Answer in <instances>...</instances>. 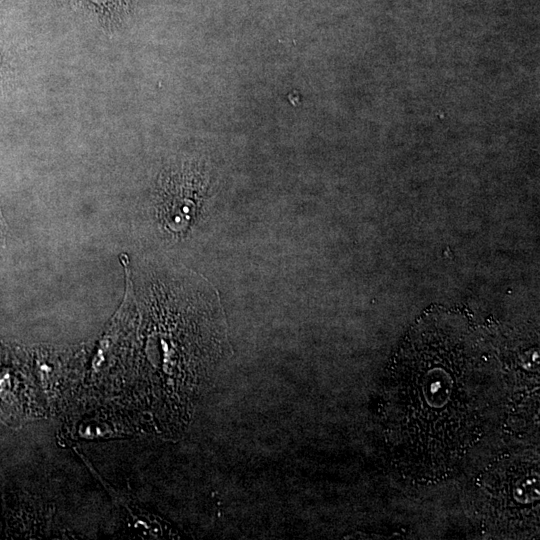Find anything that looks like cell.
Here are the masks:
<instances>
[{
    "instance_id": "1",
    "label": "cell",
    "mask_w": 540,
    "mask_h": 540,
    "mask_svg": "<svg viewBox=\"0 0 540 540\" xmlns=\"http://www.w3.org/2000/svg\"><path fill=\"white\" fill-rule=\"evenodd\" d=\"M462 314L433 310L407 332L382 385L380 421L394 468L419 484L450 477L481 439L496 368Z\"/></svg>"
},
{
    "instance_id": "2",
    "label": "cell",
    "mask_w": 540,
    "mask_h": 540,
    "mask_svg": "<svg viewBox=\"0 0 540 540\" xmlns=\"http://www.w3.org/2000/svg\"><path fill=\"white\" fill-rule=\"evenodd\" d=\"M481 510L498 534L522 537L539 527V464L527 456H505L482 478Z\"/></svg>"
}]
</instances>
